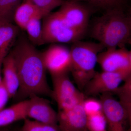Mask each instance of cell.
<instances>
[{"mask_svg": "<svg viewBox=\"0 0 131 131\" xmlns=\"http://www.w3.org/2000/svg\"><path fill=\"white\" fill-rule=\"evenodd\" d=\"M100 100L105 118L107 131H131L126 128V123L131 120L119 102L112 93L101 95Z\"/></svg>", "mask_w": 131, "mask_h": 131, "instance_id": "8", "label": "cell"}, {"mask_svg": "<svg viewBox=\"0 0 131 131\" xmlns=\"http://www.w3.org/2000/svg\"><path fill=\"white\" fill-rule=\"evenodd\" d=\"M10 53L19 80V88L15 97L19 101L35 95L52 98V90L47 82L42 52L25 37H21Z\"/></svg>", "mask_w": 131, "mask_h": 131, "instance_id": "1", "label": "cell"}, {"mask_svg": "<svg viewBox=\"0 0 131 131\" xmlns=\"http://www.w3.org/2000/svg\"><path fill=\"white\" fill-rule=\"evenodd\" d=\"M42 56L45 66L51 77L70 72V49L68 47L53 45L42 52Z\"/></svg>", "mask_w": 131, "mask_h": 131, "instance_id": "10", "label": "cell"}, {"mask_svg": "<svg viewBox=\"0 0 131 131\" xmlns=\"http://www.w3.org/2000/svg\"><path fill=\"white\" fill-rule=\"evenodd\" d=\"M93 8L83 2L65 0L57 12L66 23L76 30L88 32Z\"/></svg>", "mask_w": 131, "mask_h": 131, "instance_id": "6", "label": "cell"}, {"mask_svg": "<svg viewBox=\"0 0 131 131\" xmlns=\"http://www.w3.org/2000/svg\"><path fill=\"white\" fill-rule=\"evenodd\" d=\"M131 73L102 71L96 72L83 91L86 97L105 93H113L130 76Z\"/></svg>", "mask_w": 131, "mask_h": 131, "instance_id": "7", "label": "cell"}, {"mask_svg": "<svg viewBox=\"0 0 131 131\" xmlns=\"http://www.w3.org/2000/svg\"><path fill=\"white\" fill-rule=\"evenodd\" d=\"M87 126L89 131H105L106 126L103 110L87 115ZM107 127V126H106Z\"/></svg>", "mask_w": 131, "mask_h": 131, "instance_id": "21", "label": "cell"}, {"mask_svg": "<svg viewBox=\"0 0 131 131\" xmlns=\"http://www.w3.org/2000/svg\"><path fill=\"white\" fill-rule=\"evenodd\" d=\"M41 19L35 18L27 23L24 30L28 35L29 41L34 46H41L45 44L42 35Z\"/></svg>", "mask_w": 131, "mask_h": 131, "instance_id": "18", "label": "cell"}, {"mask_svg": "<svg viewBox=\"0 0 131 131\" xmlns=\"http://www.w3.org/2000/svg\"><path fill=\"white\" fill-rule=\"evenodd\" d=\"M24 121V124L21 127L22 131H43L44 124L28 118Z\"/></svg>", "mask_w": 131, "mask_h": 131, "instance_id": "24", "label": "cell"}, {"mask_svg": "<svg viewBox=\"0 0 131 131\" xmlns=\"http://www.w3.org/2000/svg\"><path fill=\"white\" fill-rule=\"evenodd\" d=\"M127 9L104 12L94 20L90 35L106 49L122 48L131 43V16Z\"/></svg>", "mask_w": 131, "mask_h": 131, "instance_id": "2", "label": "cell"}, {"mask_svg": "<svg viewBox=\"0 0 131 131\" xmlns=\"http://www.w3.org/2000/svg\"><path fill=\"white\" fill-rule=\"evenodd\" d=\"M3 78L2 81L10 96L15 97L19 88V80L14 59L9 53L3 61Z\"/></svg>", "mask_w": 131, "mask_h": 131, "instance_id": "13", "label": "cell"}, {"mask_svg": "<svg viewBox=\"0 0 131 131\" xmlns=\"http://www.w3.org/2000/svg\"><path fill=\"white\" fill-rule=\"evenodd\" d=\"M42 27L45 44L73 43L83 39L87 32L76 30L68 26L57 12H51L43 18Z\"/></svg>", "mask_w": 131, "mask_h": 131, "instance_id": "4", "label": "cell"}, {"mask_svg": "<svg viewBox=\"0 0 131 131\" xmlns=\"http://www.w3.org/2000/svg\"><path fill=\"white\" fill-rule=\"evenodd\" d=\"M97 63L103 71L131 73V51L126 47L107 49L98 54Z\"/></svg>", "mask_w": 131, "mask_h": 131, "instance_id": "9", "label": "cell"}, {"mask_svg": "<svg viewBox=\"0 0 131 131\" xmlns=\"http://www.w3.org/2000/svg\"><path fill=\"white\" fill-rule=\"evenodd\" d=\"M83 101L70 109L58 112V126L60 131H89Z\"/></svg>", "mask_w": 131, "mask_h": 131, "instance_id": "12", "label": "cell"}, {"mask_svg": "<svg viewBox=\"0 0 131 131\" xmlns=\"http://www.w3.org/2000/svg\"><path fill=\"white\" fill-rule=\"evenodd\" d=\"M2 64L0 63V68H1V66ZM2 79L1 77V71H0V84H1V83L2 82Z\"/></svg>", "mask_w": 131, "mask_h": 131, "instance_id": "29", "label": "cell"}, {"mask_svg": "<svg viewBox=\"0 0 131 131\" xmlns=\"http://www.w3.org/2000/svg\"><path fill=\"white\" fill-rule=\"evenodd\" d=\"M10 98L9 93L2 81L0 84V111L5 108Z\"/></svg>", "mask_w": 131, "mask_h": 131, "instance_id": "25", "label": "cell"}, {"mask_svg": "<svg viewBox=\"0 0 131 131\" xmlns=\"http://www.w3.org/2000/svg\"><path fill=\"white\" fill-rule=\"evenodd\" d=\"M49 14L25 0L17 8L14 15V21L18 27L24 30L27 24L31 20L35 18L43 19Z\"/></svg>", "mask_w": 131, "mask_h": 131, "instance_id": "14", "label": "cell"}, {"mask_svg": "<svg viewBox=\"0 0 131 131\" xmlns=\"http://www.w3.org/2000/svg\"><path fill=\"white\" fill-rule=\"evenodd\" d=\"M27 100L20 101L0 111V128L7 127L15 122L27 118Z\"/></svg>", "mask_w": 131, "mask_h": 131, "instance_id": "15", "label": "cell"}, {"mask_svg": "<svg viewBox=\"0 0 131 131\" xmlns=\"http://www.w3.org/2000/svg\"><path fill=\"white\" fill-rule=\"evenodd\" d=\"M9 128L7 127H2L0 128V131H8Z\"/></svg>", "mask_w": 131, "mask_h": 131, "instance_id": "28", "label": "cell"}, {"mask_svg": "<svg viewBox=\"0 0 131 131\" xmlns=\"http://www.w3.org/2000/svg\"><path fill=\"white\" fill-rule=\"evenodd\" d=\"M105 47L99 43L78 40L70 49L72 74L78 88L83 92L84 87L95 74L98 54Z\"/></svg>", "mask_w": 131, "mask_h": 131, "instance_id": "3", "label": "cell"}, {"mask_svg": "<svg viewBox=\"0 0 131 131\" xmlns=\"http://www.w3.org/2000/svg\"><path fill=\"white\" fill-rule=\"evenodd\" d=\"M76 1H79L83 2V0H76Z\"/></svg>", "mask_w": 131, "mask_h": 131, "instance_id": "30", "label": "cell"}, {"mask_svg": "<svg viewBox=\"0 0 131 131\" xmlns=\"http://www.w3.org/2000/svg\"><path fill=\"white\" fill-rule=\"evenodd\" d=\"M129 0H83V2L93 8L105 12L114 9H127Z\"/></svg>", "mask_w": 131, "mask_h": 131, "instance_id": "20", "label": "cell"}, {"mask_svg": "<svg viewBox=\"0 0 131 131\" xmlns=\"http://www.w3.org/2000/svg\"><path fill=\"white\" fill-rule=\"evenodd\" d=\"M22 0H0V21L12 23Z\"/></svg>", "mask_w": 131, "mask_h": 131, "instance_id": "19", "label": "cell"}, {"mask_svg": "<svg viewBox=\"0 0 131 131\" xmlns=\"http://www.w3.org/2000/svg\"><path fill=\"white\" fill-rule=\"evenodd\" d=\"M52 98L56 102L58 112L65 111L83 101L86 98L71 81L68 74L51 77Z\"/></svg>", "mask_w": 131, "mask_h": 131, "instance_id": "5", "label": "cell"}, {"mask_svg": "<svg viewBox=\"0 0 131 131\" xmlns=\"http://www.w3.org/2000/svg\"><path fill=\"white\" fill-rule=\"evenodd\" d=\"M43 131H60L58 126L44 125Z\"/></svg>", "mask_w": 131, "mask_h": 131, "instance_id": "26", "label": "cell"}, {"mask_svg": "<svg viewBox=\"0 0 131 131\" xmlns=\"http://www.w3.org/2000/svg\"><path fill=\"white\" fill-rule=\"evenodd\" d=\"M83 106L87 115L102 111V107L100 100L86 97L83 101Z\"/></svg>", "mask_w": 131, "mask_h": 131, "instance_id": "23", "label": "cell"}, {"mask_svg": "<svg viewBox=\"0 0 131 131\" xmlns=\"http://www.w3.org/2000/svg\"><path fill=\"white\" fill-rule=\"evenodd\" d=\"M124 84L119 86L113 93L117 95L118 101L131 120V75L124 81Z\"/></svg>", "mask_w": 131, "mask_h": 131, "instance_id": "17", "label": "cell"}, {"mask_svg": "<svg viewBox=\"0 0 131 131\" xmlns=\"http://www.w3.org/2000/svg\"><path fill=\"white\" fill-rule=\"evenodd\" d=\"M18 32V26L12 23L1 21L0 24V63L8 54L9 47Z\"/></svg>", "mask_w": 131, "mask_h": 131, "instance_id": "16", "label": "cell"}, {"mask_svg": "<svg viewBox=\"0 0 131 131\" xmlns=\"http://www.w3.org/2000/svg\"><path fill=\"white\" fill-rule=\"evenodd\" d=\"M40 9L50 13L56 8L61 6L64 0H27Z\"/></svg>", "mask_w": 131, "mask_h": 131, "instance_id": "22", "label": "cell"}, {"mask_svg": "<svg viewBox=\"0 0 131 131\" xmlns=\"http://www.w3.org/2000/svg\"><path fill=\"white\" fill-rule=\"evenodd\" d=\"M8 131H22L21 128H14V129H9Z\"/></svg>", "mask_w": 131, "mask_h": 131, "instance_id": "27", "label": "cell"}, {"mask_svg": "<svg viewBox=\"0 0 131 131\" xmlns=\"http://www.w3.org/2000/svg\"><path fill=\"white\" fill-rule=\"evenodd\" d=\"M26 114L27 118L41 124L58 126L57 112L42 96L35 95L27 100Z\"/></svg>", "mask_w": 131, "mask_h": 131, "instance_id": "11", "label": "cell"}, {"mask_svg": "<svg viewBox=\"0 0 131 131\" xmlns=\"http://www.w3.org/2000/svg\"><path fill=\"white\" fill-rule=\"evenodd\" d=\"M1 21H0V24H1Z\"/></svg>", "mask_w": 131, "mask_h": 131, "instance_id": "31", "label": "cell"}]
</instances>
